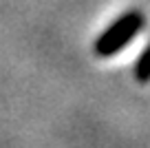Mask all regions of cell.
Returning <instances> with one entry per match:
<instances>
[{
    "mask_svg": "<svg viewBox=\"0 0 150 148\" xmlns=\"http://www.w3.org/2000/svg\"><path fill=\"white\" fill-rule=\"evenodd\" d=\"M146 24L141 11L132 9V11H126L122 14L110 27L104 29V33L97 38L95 42V53L102 58H108V56H115L128 44V42L135 40V36L141 31V27Z\"/></svg>",
    "mask_w": 150,
    "mask_h": 148,
    "instance_id": "cell-1",
    "label": "cell"
},
{
    "mask_svg": "<svg viewBox=\"0 0 150 148\" xmlns=\"http://www.w3.org/2000/svg\"><path fill=\"white\" fill-rule=\"evenodd\" d=\"M135 80L139 84L150 82V42L146 44L144 53L139 56V60H137V64H135Z\"/></svg>",
    "mask_w": 150,
    "mask_h": 148,
    "instance_id": "cell-2",
    "label": "cell"
}]
</instances>
